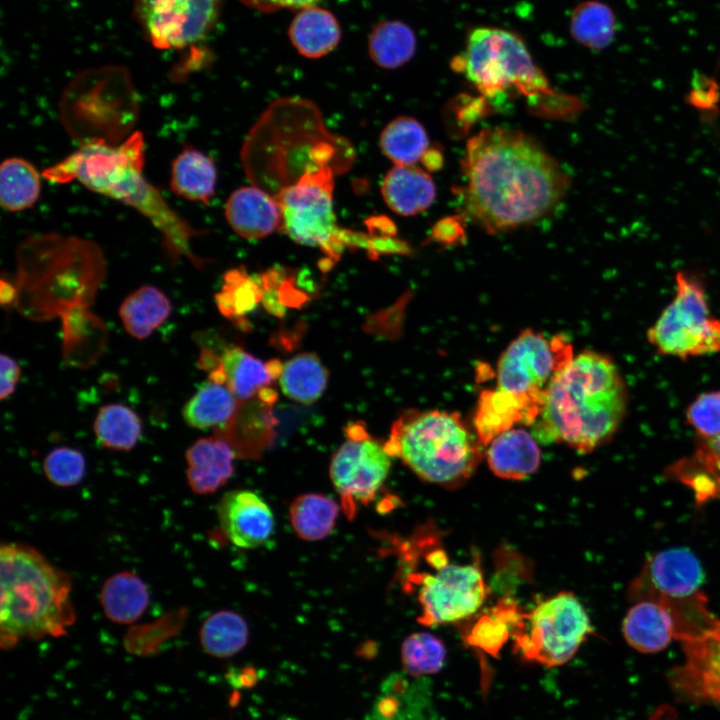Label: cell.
Wrapping results in <instances>:
<instances>
[{
    "instance_id": "28",
    "label": "cell",
    "mask_w": 720,
    "mask_h": 720,
    "mask_svg": "<svg viewBox=\"0 0 720 720\" xmlns=\"http://www.w3.org/2000/svg\"><path fill=\"white\" fill-rule=\"evenodd\" d=\"M217 168L203 152L185 147L173 160L170 186L172 191L189 201L208 203L215 193Z\"/></svg>"
},
{
    "instance_id": "24",
    "label": "cell",
    "mask_w": 720,
    "mask_h": 720,
    "mask_svg": "<svg viewBox=\"0 0 720 720\" xmlns=\"http://www.w3.org/2000/svg\"><path fill=\"white\" fill-rule=\"evenodd\" d=\"M667 472L690 488L698 503L720 498V436L701 438L695 451Z\"/></svg>"
},
{
    "instance_id": "44",
    "label": "cell",
    "mask_w": 720,
    "mask_h": 720,
    "mask_svg": "<svg viewBox=\"0 0 720 720\" xmlns=\"http://www.w3.org/2000/svg\"><path fill=\"white\" fill-rule=\"evenodd\" d=\"M686 418L701 438L720 436V391L699 395L689 405Z\"/></svg>"
},
{
    "instance_id": "29",
    "label": "cell",
    "mask_w": 720,
    "mask_h": 720,
    "mask_svg": "<svg viewBox=\"0 0 720 720\" xmlns=\"http://www.w3.org/2000/svg\"><path fill=\"white\" fill-rule=\"evenodd\" d=\"M289 37L297 51L308 58H320L331 52L341 37L335 16L322 8L301 10L289 28Z\"/></svg>"
},
{
    "instance_id": "18",
    "label": "cell",
    "mask_w": 720,
    "mask_h": 720,
    "mask_svg": "<svg viewBox=\"0 0 720 720\" xmlns=\"http://www.w3.org/2000/svg\"><path fill=\"white\" fill-rule=\"evenodd\" d=\"M282 364L278 360L264 362L241 347H226L220 355L213 369L208 373V379L226 385L235 397L246 402L267 388L276 378H279Z\"/></svg>"
},
{
    "instance_id": "43",
    "label": "cell",
    "mask_w": 720,
    "mask_h": 720,
    "mask_svg": "<svg viewBox=\"0 0 720 720\" xmlns=\"http://www.w3.org/2000/svg\"><path fill=\"white\" fill-rule=\"evenodd\" d=\"M43 471L46 478L58 487L78 485L86 473V460L77 449L57 447L44 458Z\"/></svg>"
},
{
    "instance_id": "6",
    "label": "cell",
    "mask_w": 720,
    "mask_h": 720,
    "mask_svg": "<svg viewBox=\"0 0 720 720\" xmlns=\"http://www.w3.org/2000/svg\"><path fill=\"white\" fill-rule=\"evenodd\" d=\"M479 443L454 412L409 410L392 424L384 445L421 479L452 487L475 471Z\"/></svg>"
},
{
    "instance_id": "7",
    "label": "cell",
    "mask_w": 720,
    "mask_h": 720,
    "mask_svg": "<svg viewBox=\"0 0 720 720\" xmlns=\"http://www.w3.org/2000/svg\"><path fill=\"white\" fill-rule=\"evenodd\" d=\"M58 110L64 130L80 145H117L134 132L139 98L127 68L106 65L78 73L64 88Z\"/></svg>"
},
{
    "instance_id": "3",
    "label": "cell",
    "mask_w": 720,
    "mask_h": 720,
    "mask_svg": "<svg viewBox=\"0 0 720 720\" xmlns=\"http://www.w3.org/2000/svg\"><path fill=\"white\" fill-rule=\"evenodd\" d=\"M627 403L626 384L615 363L606 355L583 351L547 387L533 436L590 452L615 434Z\"/></svg>"
},
{
    "instance_id": "9",
    "label": "cell",
    "mask_w": 720,
    "mask_h": 720,
    "mask_svg": "<svg viewBox=\"0 0 720 720\" xmlns=\"http://www.w3.org/2000/svg\"><path fill=\"white\" fill-rule=\"evenodd\" d=\"M658 353L681 359L720 351V320L710 315L703 286L676 274V294L647 332Z\"/></svg>"
},
{
    "instance_id": "16",
    "label": "cell",
    "mask_w": 720,
    "mask_h": 720,
    "mask_svg": "<svg viewBox=\"0 0 720 720\" xmlns=\"http://www.w3.org/2000/svg\"><path fill=\"white\" fill-rule=\"evenodd\" d=\"M704 574L696 556L685 548H673L652 556L632 581L630 598L655 602L687 599L701 592Z\"/></svg>"
},
{
    "instance_id": "39",
    "label": "cell",
    "mask_w": 720,
    "mask_h": 720,
    "mask_svg": "<svg viewBox=\"0 0 720 720\" xmlns=\"http://www.w3.org/2000/svg\"><path fill=\"white\" fill-rule=\"evenodd\" d=\"M573 38L583 46L600 50L607 47L616 33V19L612 9L599 1H586L573 11L570 20Z\"/></svg>"
},
{
    "instance_id": "15",
    "label": "cell",
    "mask_w": 720,
    "mask_h": 720,
    "mask_svg": "<svg viewBox=\"0 0 720 720\" xmlns=\"http://www.w3.org/2000/svg\"><path fill=\"white\" fill-rule=\"evenodd\" d=\"M678 640L685 659L670 677L674 691L689 701L720 705V619L713 616Z\"/></svg>"
},
{
    "instance_id": "14",
    "label": "cell",
    "mask_w": 720,
    "mask_h": 720,
    "mask_svg": "<svg viewBox=\"0 0 720 720\" xmlns=\"http://www.w3.org/2000/svg\"><path fill=\"white\" fill-rule=\"evenodd\" d=\"M417 579L422 608L418 621L427 626L468 617L480 608L486 597L482 573L474 565L446 561L435 566L434 573H420Z\"/></svg>"
},
{
    "instance_id": "23",
    "label": "cell",
    "mask_w": 720,
    "mask_h": 720,
    "mask_svg": "<svg viewBox=\"0 0 720 720\" xmlns=\"http://www.w3.org/2000/svg\"><path fill=\"white\" fill-rule=\"evenodd\" d=\"M63 359L76 368H86L102 354L107 330L103 321L88 308L70 310L61 316Z\"/></svg>"
},
{
    "instance_id": "41",
    "label": "cell",
    "mask_w": 720,
    "mask_h": 720,
    "mask_svg": "<svg viewBox=\"0 0 720 720\" xmlns=\"http://www.w3.org/2000/svg\"><path fill=\"white\" fill-rule=\"evenodd\" d=\"M446 648L436 636L419 632L410 634L401 645V662L411 676L435 674L444 666Z\"/></svg>"
},
{
    "instance_id": "13",
    "label": "cell",
    "mask_w": 720,
    "mask_h": 720,
    "mask_svg": "<svg viewBox=\"0 0 720 720\" xmlns=\"http://www.w3.org/2000/svg\"><path fill=\"white\" fill-rule=\"evenodd\" d=\"M222 0H134V15L158 49H180L203 40L216 25Z\"/></svg>"
},
{
    "instance_id": "46",
    "label": "cell",
    "mask_w": 720,
    "mask_h": 720,
    "mask_svg": "<svg viewBox=\"0 0 720 720\" xmlns=\"http://www.w3.org/2000/svg\"><path fill=\"white\" fill-rule=\"evenodd\" d=\"M247 6L262 11H274L281 8L298 9L308 8L321 0H240Z\"/></svg>"
},
{
    "instance_id": "21",
    "label": "cell",
    "mask_w": 720,
    "mask_h": 720,
    "mask_svg": "<svg viewBox=\"0 0 720 720\" xmlns=\"http://www.w3.org/2000/svg\"><path fill=\"white\" fill-rule=\"evenodd\" d=\"M234 458L233 447L218 436L195 441L185 453L191 490L206 495L224 486L234 472Z\"/></svg>"
},
{
    "instance_id": "4",
    "label": "cell",
    "mask_w": 720,
    "mask_h": 720,
    "mask_svg": "<svg viewBox=\"0 0 720 720\" xmlns=\"http://www.w3.org/2000/svg\"><path fill=\"white\" fill-rule=\"evenodd\" d=\"M16 308L27 319L47 321L88 308L106 275V260L95 242L43 233L16 249Z\"/></svg>"
},
{
    "instance_id": "30",
    "label": "cell",
    "mask_w": 720,
    "mask_h": 720,
    "mask_svg": "<svg viewBox=\"0 0 720 720\" xmlns=\"http://www.w3.org/2000/svg\"><path fill=\"white\" fill-rule=\"evenodd\" d=\"M171 312L169 298L152 285H144L134 290L119 308L125 330L138 340L151 336L168 319Z\"/></svg>"
},
{
    "instance_id": "20",
    "label": "cell",
    "mask_w": 720,
    "mask_h": 720,
    "mask_svg": "<svg viewBox=\"0 0 720 720\" xmlns=\"http://www.w3.org/2000/svg\"><path fill=\"white\" fill-rule=\"evenodd\" d=\"M225 217L233 231L246 239L266 237L280 230L282 223L277 202L255 185L231 193L225 204Z\"/></svg>"
},
{
    "instance_id": "5",
    "label": "cell",
    "mask_w": 720,
    "mask_h": 720,
    "mask_svg": "<svg viewBox=\"0 0 720 720\" xmlns=\"http://www.w3.org/2000/svg\"><path fill=\"white\" fill-rule=\"evenodd\" d=\"M0 643L64 635L76 620L72 581L35 548L3 543L0 548Z\"/></svg>"
},
{
    "instance_id": "25",
    "label": "cell",
    "mask_w": 720,
    "mask_h": 720,
    "mask_svg": "<svg viewBox=\"0 0 720 720\" xmlns=\"http://www.w3.org/2000/svg\"><path fill=\"white\" fill-rule=\"evenodd\" d=\"M489 468L498 477L523 479L536 471L540 450L534 436L520 428H512L495 437L487 451Z\"/></svg>"
},
{
    "instance_id": "12",
    "label": "cell",
    "mask_w": 720,
    "mask_h": 720,
    "mask_svg": "<svg viewBox=\"0 0 720 720\" xmlns=\"http://www.w3.org/2000/svg\"><path fill=\"white\" fill-rule=\"evenodd\" d=\"M346 440L333 455L329 475L346 515L354 517L358 504L371 502L384 484L391 467L385 445L374 439L360 423L345 428Z\"/></svg>"
},
{
    "instance_id": "32",
    "label": "cell",
    "mask_w": 720,
    "mask_h": 720,
    "mask_svg": "<svg viewBox=\"0 0 720 720\" xmlns=\"http://www.w3.org/2000/svg\"><path fill=\"white\" fill-rule=\"evenodd\" d=\"M279 384L283 394L301 404H312L324 393L328 371L311 352L299 353L282 364Z\"/></svg>"
},
{
    "instance_id": "36",
    "label": "cell",
    "mask_w": 720,
    "mask_h": 720,
    "mask_svg": "<svg viewBox=\"0 0 720 720\" xmlns=\"http://www.w3.org/2000/svg\"><path fill=\"white\" fill-rule=\"evenodd\" d=\"M379 144L383 154L394 165H414L429 149L426 130L420 122L408 116L389 122L380 135Z\"/></svg>"
},
{
    "instance_id": "48",
    "label": "cell",
    "mask_w": 720,
    "mask_h": 720,
    "mask_svg": "<svg viewBox=\"0 0 720 720\" xmlns=\"http://www.w3.org/2000/svg\"><path fill=\"white\" fill-rule=\"evenodd\" d=\"M422 162L427 169H430V170L438 169L440 167V162H442V157H441L440 151L429 148L428 151L423 156Z\"/></svg>"
},
{
    "instance_id": "27",
    "label": "cell",
    "mask_w": 720,
    "mask_h": 720,
    "mask_svg": "<svg viewBox=\"0 0 720 720\" xmlns=\"http://www.w3.org/2000/svg\"><path fill=\"white\" fill-rule=\"evenodd\" d=\"M99 600L110 621L131 624L146 611L150 593L140 576L131 571H121L105 580Z\"/></svg>"
},
{
    "instance_id": "45",
    "label": "cell",
    "mask_w": 720,
    "mask_h": 720,
    "mask_svg": "<svg viewBox=\"0 0 720 720\" xmlns=\"http://www.w3.org/2000/svg\"><path fill=\"white\" fill-rule=\"evenodd\" d=\"M1 365V389L0 399L4 400L10 397L17 386L20 378V366L11 356L2 353L0 357Z\"/></svg>"
},
{
    "instance_id": "19",
    "label": "cell",
    "mask_w": 720,
    "mask_h": 720,
    "mask_svg": "<svg viewBox=\"0 0 720 720\" xmlns=\"http://www.w3.org/2000/svg\"><path fill=\"white\" fill-rule=\"evenodd\" d=\"M541 409L539 403L499 387L481 391L473 417L478 441L489 444L516 424H534Z\"/></svg>"
},
{
    "instance_id": "37",
    "label": "cell",
    "mask_w": 720,
    "mask_h": 720,
    "mask_svg": "<svg viewBox=\"0 0 720 720\" xmlns=\"http://www.w3.org/2000/svg\"><path fill=\"white\" fill-rule=\"evenodd\" d=\"M413 30L401 21L390 20L377 24L368 39L370 58L378 66L394 69L407 63L416 50Z\"/></svg>"
},
{
    "instance_id": "11",
    "label": "cell",
    "mask_w": 720,
    "mask_h": 720,
    "mask_svg": "<svg viewBox=\"0 0 720 720\" xmlns=\"http://www.w3.org/2000/svg\"><path fill=\"white\" fill-rule=\"evenodd\" d=\"M573 357L572 346L563 337L548 339L540 333L525 330L499 358L497 387L543 406L550 382Z\"/></svg>"
},
{
    "instance_id": "34",
    "label": "cell",
    "mask_w": 720,
    "mask_h": 720,
    "mask_svg": "<svg viewBox=\"0 0 720 720\" xmlns=\"http://www.w3.org/2000/svg\"><path fill=\"white\" fill-rule=\"evenodd\" d=\"M203 650L217 658H228L245 648L249 626L243 616L232 610H219L208 616L199 632Z\"/></svg>"
},
{
    "instance_id": "8",
    "label": "cell",
    "mask_w": 720,
    "mask_h": 720,
    "mask_svg": "<svg viewBox=\"0 0 720 720\" xmlns=\"http://www.w3.org/2000/svg\"><path fill=\"white\" fill-rule=\"evenodd\" d=\"M489 100L517 92L526 97L551 94L543 72L515 33L494 27L474 29L465 51L452 63Z\"/></svg>"
},
{
    "instance_id": "26",
    "label": "cell",
    "mask_w": 720,
    "mask_h": 720,
    "mask_svg": "<svg viewBox=\"0 0 720 720\" xmlns=\"http://www.w3.org/2000/svg\"><path fill=\"white\" fill-rule=\"evenodd\" d=\"M623 634L634 649L643 653L658 652L674 638V621L662 604L650 600L638 601L625 616Z\"/></svg>"
},
{
    "instance_id": "22",
    "label": "cell",
    "mask_w": 720,
    "mask_h": 720,
    "mask_svg": "<svg viewBox=\"0 0 720 720\" xmlns=\"http://www.w3.org/2000/svg\"><path fill=\"white\" fill-rule=\"evenodd\" d=\"M381 193L386 205L401 216L417 215L436 198L431 176L415 165H394L385 175Z\"/></svg>"
},
{
    "instance_id": "17",
    "label": "cell",
    "mask_w": 720,
    "mask_h": 720,
    "mask_svg": "<svg viewBox=\"0 0 720 720\" xmlns=\"http://www.w3.org/2000/svg\"><path fill=\"white\" fill-rule=\"evenodd\" d=\"M216 511L225 536L240 548H257L273 534V512L255 492L229 491L218 502Z\"/></svg>"
},
{
    "instance_id": "31",
    "label": "cell",
    "mask_w": 720,
    "mask_h": 720,
    "mask_svg": "<svg viewBox=\"0 0 720 720\" xmlns=\"http://www.w3.org/2000/svg\"><path fill=\"white\" fill-rule=\"evenodd\" d=\"M239 406L226 385L208 379L183 406L182 416L193 428L219 430L235 417Z\"/></svg>"
},
{
    "instance_id": "42",
    "label": "cell",
    "mask_w": 720,
    "mask_h": 720,
    "mask_svg": "<svg viewBox=\"0 0 720 720\" xmlns=\"http://www.w3.org/2000/svg\"><path fill=\"white\" fill-rule=\"evenodd\" d=\"M521 613L512 602H503L489 615L483 616L471 630L468 641L495 655L508 639Z\"/></svg>"
},
{
    "instance_id": "40",
    "label": "cell",
    "mask_w": 720,
    "mask_h": 720,
    "mask_svg": "<svg viewBox=\"0 0 720 720\" xmlns=\"http://www.w3.org/2000/svg\"><path fill=\"white\" fill-rule=\"evenodd\" d=\"M264 292L262 276H249L242 268H236L224 274L221 291L215 299L220 312L227 318L235 319L254 308Z\"/></svg>"
},
{
    "instance_id": "38",
    "label": "cell",
    "mask_w": 720,
    "mask_h": 720,
    "mask_svg": "<svg viewBox=\"0 0 720 720\" xmlns=\"http://www.w3.org/2000/svg\"><path fill=\"white\" fill-rule=\"evenodd\" d=\"M93 430L97 440L105 448L129 451L136 446L141 436L142 421L128 406L112 403L99 409Z\"/></svg>"
},
{
    "instance_id": "47",
    "label": "cell",
    "mask_w": 720,
    "mask_h": 720,
    "mask_svg": "<svg viewBox=\"0 0 720 720\" xmlns=\"http://www.w3.org/2000/svg\"><path fill=\"white\" fill-rule=\"evenodd\" d=\"M18 300V289L15 282L1 279L0 302L3 307L16 308Z\"/></svg>"
},
{
    "instance_id": "33",
    "label": "cell",
    "mask_w": 720,
    "mask_h": 720,
    "mask_svg": "<svg viewBox=\"0 0 720 720\" xmlns=\"http://www.w3.org/2000/svg\"><path fill=\"white\" fill-rule=\"evenodd\" d=\"M338 514V503L320 493L300 495L289 508L293 530L306 541H319L329 536L334 530Z\"/></svg>"
},
{
    "instance_id": "35",
    "label": "cell",
    "mask_w": 720,
    "mask_h": 720,
    "mask_svg": "<svg viewBox=\"0 0 720 720\" xmlns=\"http://www.w3.org/2000/svg\"><path fill=\"white\" fill-rule=\"evenodd\" d=\"M41 192V176L35 166L20 157L5 159L0 167V202L11 212L32 207Z\"/></svg>"
},
{
    "instance_id": "1",
    "label": "cell",
    "mask_w": 720,
    "mask_h": 720,
    "mask_svg": "<svg viewBox=\"0 0 720 720\" xmlns=\"http://www.w3.org/2000/svg\"><path fill=\"white\" fill-rule=\"evenodd\" d=\"M462 169L465 210L490 233L542 219L569 187L559 163L533 137L515 129L489 128L471 137Z\"/></svg>"
},
{
    "instance_id": "10",
    "label": "cell",
    "mask_w": 720,
    "mask_h": 720,
    "mask_svg": "<svg viewBox=\"0 0 720 720\" xmlns=\"http://www.w3.org/2000/svg\"><path fill=\"white\" fill-rule=\"evenodd\" d=\"M591 631L588 615L577 598L560 593L521 613L514 637L525 658L554 667L568 662Z\"/></svg>"
},
{
    "instance_id": "2",
    "label": "cell",
    "mask_w": 720,
    "mask_h": 720,
    "mask_svg": "<svg viewBox=\"0 0 720 720\" xmlns=\"http://www.w3.org/2000/svg\"><path fill=\"white\" fill-rule=\"evenodd\" d=\"M145 142L134 131L123 142L82 144L42 176L53 183L77 181L87 189L133 208L159 232L169 259L187 258L195 266L202 261L192 249V239L201 231L191 226L165 201L159 190L144 176Z\"/></svg>"
}]
</instances>
